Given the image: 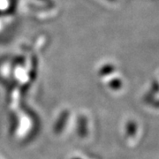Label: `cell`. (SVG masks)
I'll return each mask as SVG.
<instances>
[{
  "label": "cell",
  "instance_id": "1",
  "mask_svg": "<svg viewBox=\"0 0 159 159\" xmlns=\"http://www.w3.org/2000/svg\"><path fill=\"white\" fill-rule=\"evenodd\" d=\"M69 113L67 112H64V113L61 115V118L59 119L58 120V122L57 123V125H56V128H55V132L56 133H59V132H61L62 129L64 128V125L66 124V119L68 118Z\"/></svg>",
  "mask_w": 159,
  "mask_h": 159
},
{
  "label": "cell",
  "instance_id": "2",
  "mask_svg": "<svg viewBox=\"0 0 159 159\" xmlns=\"http://www.w3.org/2000/svg\"><path fill=\"white\" fill-rule=\"evenodd\" d=\"M136 131V125L134 122H130L127 125V133L129 135H133Z\"/></svg>",
  "mask_w": 159,
  "mask_h": 159
},
{
  "label": "cell",
  "instance_id": "3",
  "mask_svg": "<svg viewBox=\"0 0 159 159\" xmlns=\"http://www.w3.org/2000/svg\"><path fill=\"white\" fill-rule=\"evenodd\" d=\"M76 159H78V158H76Z\"/></svg>",
  "mask_w": 159,
  "mask_h": 159
}]
</instances>
